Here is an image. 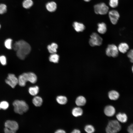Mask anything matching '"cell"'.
Wrapping results in <instances>:
<instances>
[{
  "instance_id": "1",
  "label": "cell",
  "mask_w": 133,
  "mask_h": 133,
  "mask_svg": "<svg viewBox=\"0 0 133 133\" xmlns=\"http://www.w3.org/2000/svg\"><path fill=\"white\" fill-rule=\"evenodd\" d=\"M12 47L14 50L16 52L17 57L21 60L24 59L31 50V47L29 44L23 40L16 42Z\"/></svg>"
},
{
  "instance_id": "11",
  "label": "cell",
  "mask_w": 133,
  "mask_h": 133,
  "mask_svg": "<svg viewBox=\"0 0 133 133\" xmlns=\"http://www.w3.org/2000/svg\"><path fill=\"white\" fill-rule=\"evenodd\" d=\"M116 110L115 108L113 106L109 105L106 106L105 108L104 112L105 115L107 116L111 117L115 114Z\"/></svg>"
},
{
  "instance_id": "27",
  "label": "cell",
  "mask_w": 133,
  "mask_h": 133,
  "mask_svg": "<svg viewBox=\"0 0 133 133\" xmlns=\"http://www.w3.org/2000/svg\"><path fill=\"white\" fill-rule=\"evenodd\" d=\"M12 40L11 38H8L6 39L4 42V46L7 49L10 50L11 49L12 47Z\"/></svg>"
},
{
  "instance_id": "14",
  "label": "cell",
  "mask_w": 133,
  "mask_h": 133,
  "mask_svg": "<svg viewBox=\"0 0 133 133\" xmlns=\"http://www.w3.org/2000/svg\"><path fill=\"white\" fill-rule=\"evenodd\" d=\"M117 120L122 123L126 122L128 120V117L127 115L124 113H119L116 116Z\"/></svg>"
},
{
  "instance_id": "23",
  "label": "cell",
  "mask_w": 133,
  "mask_h": 133,
  "mask_svg": "<svg viewBox=\"0 0 133 133\" xmlns=\"http://www.w3.org/2000/svg\"><path fill=\"white\" fill-rule=\"evenodd\" d=\"M56 100L58 103L62 105L66 104L67 100V98L65 96H57L56 98Z\"/></svg>"
},
{
  "instance_id": "34",
  "label": "cell",
  "mask_w": 133,
  "mask_h": 133,
  "mask_svg": "<svg viewBox=\"0 0 133 133\" xmlns=\"http://www.w3.org/2000/svg\"><path fill=\"white\" fill-rule=\"evenodd\" d=\"M4 131L5 133H16V131L10 130L5 127L4 129Z\"/></svg>"
},
{
  "instance_id": "28",
  "label": "cell",
  "mask_w": 133,
  "mask_h": 133,
  "mask_svg": "<svg viewBox=\"0 0 133 133\" xmlns=\"http://www.w3.org/2000/svg\"><path fill=\"white\" fill-rule=\"evenodd\" d=\"M9 106V104L6 101H2L0 102V109L6 110Z\"/></svg>"
},
{
  "instance_id": "30",
  "label": "cell",
  "mask_w": 133,
  "mask_h": 133,
  "mask_svg": "<svg viewBox=\"0 0 133 133\" xmlns=\"http://www.w3.org/2000/svg\"><path fill=\"white\" fill-rule=\"evenodd\" d=\"M118 0H110L109 5L110 7L114 8L117 7L118 5Z\"/></svg>"
},
{
  "instance_id": "10",
  "label": "cell",
  "mask_w": 133,
  "mask_h": 133,
  "mask_svg": "<svg viewBox=\"0 0 133 133\" xmlns=\"http://www.w3.org/2000/svg\"><path fill=\"white\" fill-rule=\"evenodd\" d=\"M4 125L5 127L15 131L18 129L19 127L18 123L14 120L6 121Z\"/></svg>"
},
{
  "instance_id": "2",
  "label": "cell",
  "mask_w": 133,
  "mask_h": 133,
  "mask_svg": "<svg viewBox=\"0 0 133 133\" xmlns=\"http://www.w3.org/2000/svg\"><path fill=\"white\" fill-rule=\"evenodd\" d=\"M13 104L15 112L19 114H23L29 109L28 104L24 100H16L13 102Z\"/></svg>"
},
{
  "instance_id": "16",
  "label": "cell",
  "mask_w": 133,
  "mask_h": 133,
  "mask_svg": "<svg viewBox=\"0 0 133 133\" xmlns=\"http://www.w3.org/2000/svg\"><path fill=\"white\" fill-rule=\"evenodd\" d=\"M97 31L101 34H104L106 32L107 26L103 22L99 23L98 24Z\"/></svg>"
},
{
  "instance_id": "17",
  "label": "cell",
  "mask_w": 133,
  "mask_h": 133,
  "mask_svg": "<svg viewBox=\"0 0 133 133\" xmlns=\"http://www.w3.org/2000/svg\"><path fill=\"white\" fill-rule=\"evenodd\" d=\"M128 45L125 43H120L118 47V51L122 53H125L129 49Z\"/></svg>"
},
{
  "instance_id": "19",
  "label": "cell",
  "mask_w": 133,
  "mask_h": 133,
  "mask_svg": "<svg viewBox=\"0 0 133 133\" xmlns=\"http://www.w3.org/2000/svg\"><path fill=\"white\" fill-rule=\"evenodd\" d=\"M83 113L82 109L81 108L79 107L73 108L72 112V115L75 117H78L82 116Z\"/></svg>"
},
{
  "instance_id": "37",
  "label": "cell",
  "mask_w": 133,
  "mask_h": 133,
  "mask_svg": "<svg viewBox=\"0 0 133 133\" xmlns=\"http://www.w3.org/2000/svg\"><path fill=\"white\" fill-rule=\"evenodd\" d=\"M83 0L86 2H89L90 1V0Z\"/></svg>"
},
{
  "instance_id": "25",
  "label": "cell",
  "mask_w": 133,
  "mask_h": 133,
  "mask_svg": "<svg viewBox=\"0 0 133 133\" xmlns=\"http://www.w3.org/2000/svg\"><path fill=\"white\" fill-rule=\"evenodd\" d=\"M84 130L87 133H94L95 131V129L92 125L87 124L85 126Z\"/></svg>"
},
{
  "instance_id": "39",
  "label": "cell",
  "mask_w": 133,
  "mask_h": 133,
  "mask_svg": "<svg viewBox=\"0 0 133 133\" xmlns=\"http://www.w3.org/2000/svg\"><path fill=\"white\" fill-rule=\"evenodd\" d=\"M0 28H1V25L0 24Z\"/></svg>"
},
{
  "instance_id": "13",
  "label": "cell",
  "mask_w": 133,
  "mask_h": 133,
  "mask_svg": "<svg viewBox=\"0 0 133 133\" xmlns=\"http://www.w3.org/2000/svg\"><path fill=\"white\" fill-rule=\"evenodd\" d=\"M46 7L48 11L53 12L56 10L57 5L54 2L51 1L48 2L46 4Z\"/></svg>"
},
{
  "instance_id": "36",
  "label": "cell",
  "mask_w": 133,
  "mask_h": 133,
  "mask_svg": "<svg viewBox=\"0 0 133 133\" xmlns=\"http://www.w3.org/2000/svg\"><path fill=\"white\" fill-rule=\"evenodd\" d=\"M70 133H81V131L78 129L73 130Z\"/></svg>"
},
{
  "instance_id": "32",
  "label": "cell",
  "mask_w": 133,
  "mask_h": 133,
  "mask_svg": "<svg viewBox=\"0 0 133 133\" xmlns=\"http://www.w3.org/2000/svg\"><path fill=\"white\" fill-rule=\"evenodd\" d=\"M127 56L130 59V62L133 63V49L130 50L128 52Z\"/></svg>"
},
{
  "instance_id": "31",
  "label": "cell",
  "mask_w": 133,
  "mask_h": 133,
  "mask_svg": "<svg viewBox=\"0 0 133 133\" xmlns=\"http://www.w3.org/2000/svg\"><path fill=\"white\" fill-rule=\"evenodd\" d=\"M0 62L3 65H6L7 64L6 59V57L4 55L0 56Z\"/></svg>"
},
{
  "instance_id": "8",
  "label": "cell",
  "mask_w": 133,
  "mask_h": 133,
  "mask_svg": "<svg viewBox=\"0 0 133 133\" xmlns=\"http://www.w3.org/2000/svg\"><path fill=\"white\" fill-rule=\"evenodd\" d=\"M22 75L27 82L29 81L31 83H34L37 81V78L36 75L32 72L25 73L22 74Z\"/></svg>"
},
{
  "instance_id": "24",
  "label": "cell",
  "mask_w": 133,
  "mask_h": 133,
  "mask_svg": "<svg viewBox=\"0 0 133 133\" xmlns=\"http://www.w3.org/2000/svg\"><path fill=\"white\" fill-rule=\"evenodd\" d=\"M59 56L56 53L51 54L49 57V61L54 63H57L59 60Z\"/></svg>"
},
{
  "instance_id": "3",
  "label": "cell",
  "mask_w": 133,
  "mask_h": 133,
  "mask_svg": "<svg viewBox=\"0 0 133 133\" xmlns=\"http://www.w3.org/2000/svg\"><path fill=\"white\" fill-rule=\"evenodd\" d=\"M121 129V126L117 120H111L108 122L105 131L106 133H117Z\"/></svg>"
},
{
  "instance_id": "33",
  "label": "cell",
  "mask_w": 133,
  "mask_h": 133,
  "mask_svg": "<svg viewBox=\"0 0 133 133\" xmlns=\"http://www.w3.org/2000/svg\"><path fill=\"white\" fill-rule=\"evenodd\" d=\"M127 130L128 133H133V123L128 127Z\"/></svg>"
},
{
  "instance_id": "38",
  "label": "cell",
  "mask_w": 133,
  "mask_h": 133,
  "mask_svg": "<svg viewBox=\"0 0 133 133\" xmlns=\"http://www.w3.org/2000/svg\"><path fill=\"white\" fill-rule=\"evenodd\" d=\"M132 70L133 73V66H132Z\"/></svg>"
},
{
  "instance_id": "9",
  "label": "cell",
  "mask_w": 133,
  "mask_h": 133,
  "mask_svg": "<svg viewBox=\"0 0 133 133\" xmlns=\"http://www.w3.org/2000/svg\"><path fill=\"white\" fill-rule=\"evenodd\" d=\"M109 16L112 23L114 25L116 24L120 17L118 12L115 10H112L109 12Z\"/></svg>"
},
{
  "instance_id": "22",
  "label": "cell",
  "mask_w": 133,
  "mask_h": 133,
  "mask_svg": "<svg viewBox=\"0 0 133 133\" xmlns=\"http://www.w3.org/2000/svg\"><path fill=\"white\" fill-rule=\"evenodd\" d=\"M39 88L37 86L31 87L29 88L28 91L30 94L31 95L34 96L36 95L38 93Z\"/></svg>"
},
{
  "instance_id": "6",
  "label": "cell",
  "mask_w": 133,
  "mask_h": 133,
  "mask_svg": "<svg viewBox=\"0 0 133 133\" xmlns=\"http://www.w3.org/2000/svg\"><path fill=\"white\" fill-rule=\"evenodd\" d=\"M118 48L114 44H110L108 45L105 51L106 54L109 57H116L118 54Z\"/></svg>"
},
{
  "instance_id": "21",
  "label": "cell",
  "mask_w": 133,
  "mask_h": 133,
  "mask_svg": "<svg viewBox=\"0 0 133 133\" xmlns=\"http://www.w3.org/2000/svg\"><path fill=\"white\" fill-rule=\"evenodd\" d=\"M32 102L35 106L39 107L41 106L42 104L43 100L39 96H36L33 98Z\"/></svg>"
},
{
  "instance_id": "29",
  "label": "cell",
  "mask_w": 133,
  "mask_h": 133,
  "mask_svg": "<svg viewBox=\"0 0 133 133\" xmlns=\"http://www.w3.org/2000/svg\"><path fill=\"white\" fill-rule=\"evenodd\" d=\"M7 10L6 5L4 4H0V14H2L5 13Z\"/></svg>"
},
{
  "instance_id": "5",
  "label": "cell",
  "mask_w": 133,
  "mask_h": 133,
  "mask_svg": "<svg viewBox=\"0 0 133 133\" xmlns=\"http://www.w3.org/2000/svg\"><path fill=\"white\" fill-rule=\"evenodd\" d=\"M94 9L96 14L104 15L107 13L109 8L105 3H101L95 5L94 6Z\"/></svg>"
},
{
  "instance_id": "20",
  "label": "cell",
  "mask_w": 133,
  "mask_h": 133,
  "mask_svg": "<svg viewBox=\"0 0 133 133\" xmlns=\"http://www.w3.org/2000/svg\"><path fill=\"white\" fill-rule=\"evenodd\" d=\"M47 48L50 53L51 54L56 53L58 48V45L56 43H53L51 45H48Z\"/></svg>"
},
{
  "instance_id": "15",
  "label": "cell",
  "mask_w": 133,
  "mask_h": 133,
  "mask_svg": "<svg viewBox=\"0 0 133 133\" xmlns=\"http://www.w3.org/2000/svg\"><path fill=\"white\" fill-rule=\"evenodd\" d=\"M86 102V100L85 98L82 96L78 97L75 100V103L78 106H80L85 105Z\"/></svg>"
},
{
  "instance_id": "12",
  "label": "cell",
  "mask_w": 133,
  "mask_h": 133,
  "mask_svg": "<svg viewBox=\"0 0 133 133\" xmlns=\"http://www.w3.org/2000/svg\"><path fill=\"white\" fill-rule=\"evenodd\" d=\"M73 26L76 31L78 32L83 31L85 28V26L83 24L77 22H74Z\"/></svg>"
},
{
  "instance_id": "18",
  "label": "cell",
  "mask_w": 133,
  "mask_h": 133,
  "mask_svg": "<svg viewBox=\"0 0 133 133\" xmlns=\"http://www.w3.org/2000/svg\"><path fill=\"white\" fill-rule=\"evenodd\" d=\"M108 97L109 99L112 100H117L119 96V93L117 91L114 90L110 91L108 93Z\"/></svg>"
},
{
  "instance_id": "26",
  "label": "cell",
  "mask_w": 133,
  "mask_h": 133,
  "mask_svg": "<svg viewBox=\"0 0 133 133\" xmlns=\"http://www.w3.org/2000/svg\"><path fill=\"white\" fill-rule=\"evenodd\" d=\"M33 2L32 0H24L22 2L23 7L26 9L30 8L33 5Z\"/></svg>"
},
{
  "instance_id": "35",
  "label": "cell",
  "mask_w": 133,
  "mask_h": 133,
  "mask_svg": "<svg viewBox=\"0 0 133 133\" xmlns=\"http://www.w3.org/2000/svg\"><path fill=\"white\" fill-rule=\"evenodd\" d=\"M54 133H66L65 131L62 129H59L57 130Z\"/></svg>"
},
{
  "instance_id": "4",
  "label": "cell",
  "mask_w": 133,
  "mask_h": 133,
  "mask_svg": "<svg viewBox=\"0 0 133 133\" xmlns=\"http://www.w3.org/2000/svg\"><path fill=\"white\" fill-rule=\"evenodd\" d=\"M90 37L89 43L91 46H100L102 44V39L97 33H93L91 35Z\"/></svg>"
},
{
  "instance_id": "7",
  "label": "cell",
  "mask_w": 133,
  "mask_h": 133,
  "mask_svg": "<svg viewBox=\"0 0 133 133\" xmlns=\"http://www.w3.org/2000/svg\"><path fill=\"white\" fill-rule=\"evenodd\" d=\"M6 83L13 88H14L18 83V80L13 74H9L5 80Z\"/></svg>"
}]
</instances>
